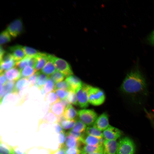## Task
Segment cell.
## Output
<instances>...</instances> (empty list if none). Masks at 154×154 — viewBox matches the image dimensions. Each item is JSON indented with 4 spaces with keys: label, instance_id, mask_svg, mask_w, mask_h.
<instances>
[{
    "label": "cell",
    "instance_id": "obj_36",
    "mask_svg": "<svg viewBox=\"0 0 154 154\" xmlns=\"http://www.w3.org/2000/svg\"><path fill=\"white\" fill-rule=\"evenodd\" d=\"M15 81H8L3 85L5 96L7 94L13 92Z\"/></svg>",
    "mask_w": 154,
    "mask_h": 154
},
{
    "label": "cell",
    "instance_id": "obj_3",
    "mask_svg": "<svg viewBox=\"0 0 154 154\" xmlns=\"http://www.w3.org/2000/svg\"><path fill=\"white\" fill-rule=\"evenodd\" d=\"M49 60L53 62L57 70L66 77L73 75V73L71 66L66 61L50 54H49Z\"/></svg>",
    "mask_w": 154,
    "mask_h": 154
},
{
    "label": "cell",
    "instance_id": "obj_45",
    "mask_svg": "<svg viewBox=\"0 0 154 154\" xmlns=\"http://www.w3.org/2000/svg\"><path fill=\"white\" fill-rule=\"evenodd\" d=\"M66 134L69 135L73 137L76 139L79 140L82 133L74 132L71 130L66 133Z\"/></svg>",
    "mask_w": 154,
    "mask_h": 154
},
{
    "label": "cell",
    "instance_id": "obj_39",
    "mask_svg": "<svg viewBox=\"0 0 154 154\" xmlns=\"http://www.w3.org/2000/svg\"><path fill=\"white\" fill-rule=\"evenodd\" d=\"M53 91L56 94L60 100L66 99L68 91L61 89H56Z\"/></svg>",
    "mask_w": 154,
    "mask_h": 154
},
{
    "label": "cell",
    "instance_id": "obj_10",
    "mask_svg": "<svg viewBox=\"0 0 154 154\" xmlns=\"http://www.w3.org/2000/svg\"><path fill=\"white\" fill-rule=\"evenodd\" d=\"M108 116L106 112H104L97 118L93 126L100 131H104L109 126Z\"/></svg>",
    "mask_w": 154,
    "mask_h": 154
},
{
    "label": "cell",
    "instance_id": "obj_48",
    "mask_svg": "<svg viewBox=\"0 0 154 154\" xmlns=\"http://www.w3.org/2000/svg\"><path fill=\"white\" fill-rule=\"evenodd\" d=\"M7 80V78L5 75V73H0V84L4 85L6 82Z\"/></svg>",
    "mask_w": 154,
    "mask_h": 154
},
{
    "label": "cell",
    "instance_id": "obj_22",
    "mask_svg": "<svg viewBox=\"0 0 154 154\" xmlns=\"http://www.w3.org/2000/svg\"><path fill=\"white\" fill-rule=\"evenodd\" d=\"M58 117L49 111L46 116L43 119H40L39 122L45 123L54 124L58 123Z\"/></svg>",
    "mask_w": 154,
    "mask_h": 154
},
{
    "label": "cell",
    "instance_id": "obj_30",
    "mask_svg": "<svg viewBox=\"0 0 154 154\" xmlns=\"http://www.w3.org/2000/svg\"><path fill=\"white\" fill-rule=\"evenodd\" d=\"M36 72L35 69L29 66L24 68L21 71V78H27L30 77Z\"/></svg>",
    "mask_w": 154,
    "mask_h": 154
},
{
    "label": "cell",
    "instance_id": "obj_44",
    "mask_svg": "<svg viewBox=\"0 0 154 154\" xmlns=\"http://www.w3.org/2000/svg\"><path fill=\"white\" fill-rule=\"evenodd\" d=\"M54 128L55 133L58 134L64 131L61 125L58 123L54 124Z\"/></svg>",
    "mask_w": 154,
    "mask_h": 154
},
{
    "label": "cell",
    "instance_id": "obj_51",
    "mask_svg": "<svg viewBox=\"0 0 154 154\" xmlns=\"http://www.w3.org/2000/svg\"><path fill=\"white\" fill-rule=\"evenodd\" d=\"M104 150V147L101 148L99 150L91 153L89 154H103Z\"/></svg>",
    "mask_w": 154,
    "mask_h": 154
},
{
    "label": "cell",
    "instance_id": "obj_5",
    "mask_svg": "<svg viewBox=\"0 0 154 154\" xmlns=\"http://www.w3.org/2000/svg\"><path fill=\"white\" fill-rule=\"evenodd\" d=\"M88 97L89 103L95 106L102 104L106 98L105 93L102 90L92 86L88 91Z\"/></svg>",
    "mask_w": 154,
    "mask_h": 154
},
{
    "label": "cell",
    "instance_id": "obj_31",
    "mask_svg": "<svg viewBox=\"0 0 154 154\" xmlns=\"http://www.w3.org/2000/svg\"><path fill=\"white\" fill-rule=\"evenodd\" d=\"M66 99L70 104L75 106L78 105L76 96L75 91L72 90L68 91Z\"/></svg>",
    "mask_w": 154,
    "mask_h": 154
},
{
    "label": "cell",
    "instance_id": "obj_1",
    "mask_svg": "<svg viewBox=\"0 0 154 154\" xmlns=\"http://www.w3.org/2000/svg\"><path fill=\"white\" fill-rule=\"evenodd\" d=\"M120 90L131 105L141 106L145 102L149 94L147 84L137 65L127 74Z\"/></svg>",
    "mask_w": 154,
    "mask_h": 154
},
{
    "label": "cell",
    "instance_id": "obj_15",
    "mask_svg": "<svg viewBox=\"0 0 154 154\" xmlns=\"http://www.w3.org/2000/svg\"><path fill=\"white\" fill-rule=\"evenodd\" d=\"M79 140L85 145H99V139L98 138L88 135L85 132L82 133Z\"/></svg>",
    "mask_w": 154,
    "mask_h": 154
},
{
    "label": "cell",
    "instance_id": "obj_16",
    "mask_svg": "<svg viewBox=\"0 0 154 154\" xmlns=\"http://www.w3.org/2000/svg\"><path fill=\"white\" fill-rule=\"evenodd\" d=\"M21 72L17 68L15 67L5 72V74L9 81H16L21 77Z\"/></svg>",
    "mask_w": 154,
    "mask_h": 154
},
{
    "label": "cell",
    "instance_id": "obj_13",
    "mask_svg": "<svg viewBox=\"0 0 154 154\" xmlns=\"http://www.w3.org/2000/svg\"><path fill=\"white\" fill-rule=\"evenodd\" d=\"M117 143L116 140H105L104 144L103 154H116Z\"/></svg>",
    "mask_w": 154,
    "mask_h": 154
},
{
    "label": "cell",
    "instance_id": "obj_41",
    "mask_svg": "<svg viewBox=\"0 0 154 154\" xmlns=\"http://www.w3.org/2000/svg\"><path fill=\"white\" fill-rule=\"evenodd\" d=\"M39 72H36L33 74L28 78L29 82V87H31L35 85L37 82Z\"/></svg>",
    "mask_w": 154,
    "mask_h": 154
},
{
    "label": "cell",
    "instance_id": "obj_43",
    "mask_svg": "<svg viewBox=\"0 0 154 154\" xmlns=\"http://www.w3.org/2000/svg\"><path fill=\"white\" fill-rule=\"evenodd\" d=\"M66 154H80V150L78 148H66Z\"/></svg>",
    "mask_w": 154,
    "mask_h": 154
},
{
    "label": "cell",
    "instance_id": "obj_4",
    "mask_svg": "<svg viewBox=\"0 0 154 154\" xmlns=\"http://www.w3.org/2000/svg\"><path fill=\"white\" fill-rule=\"evenodd\" d=\"M92 86L83 83L75 91L78 105L81 108H86L89 106L88 91Z\"/></svg>",
    "mask_w": 154,
    "mask_h": 154
},
{
    "label": "cell",
    "instance_id": "obj_29",
    "mask_svg": "<svg viewBox=\"0 0 154 154\" xmlns=\"http://www.w3.org/2000/svg\"><path fill=\"white\" fill-rule=\"evenodd\" d=\"M13 147L1 140L0 144V154H12Z\"/></svg>",
    "mask_w": 154,
    "mask_h": 154
},
{
    "label": "cell",
    "instance_id": "obj_46",
    "mask_svg": "<svg viewBox=\"0 0 154 154\" xmlns=\"http://www.w3.org/2000/svg\"><path fill=\"white\" fill-rule=\"evenodd\" d=\"M12 154H26V153L21 150L17 146L13 147Z\"/></svg>",
    "mask_w": 154,
    "mask_h": 154
},
{
    "label": "cell",
    "instance_id": "obj_21",
    "mask_svg": "<svg viewBox=\"0 0 154 154\" xmlns=\"http://www.w3.org/2000/svg\"><path fill=\"white\" fill-rule=\"evenodd\" d=\"M56 70V69L53 62L49 60L40 72L49 77Z\"/></svg>",
    "mask_w": 154,
    "mask_h": 154
},
{
    "label": "cell",
    "instance_id": "obj_20",
    "mask_svg": "<svg viewBox=\"0 0 154 154\" xmlns=\"http://www.w3.org/2000/svg\"><path fill=\"white\" fill-rule=\"evenodd\" d=\"M28 85L29 86L27 78H21L16 82L13 93L16 94L20 93L27 88Z\"/></svg>",
    "mask_w": 154,
    "mask_h": 154
},
{
    "label": "cell",
    "instance_id": "obj_34",
    "mask_svg": "<svg viewBox=\"0 0 154 154\" xmlns=\"http://www.w3.org/2000/svg\"><path fill=\"white\" fill-rule=\"evenodd\" d=\"M66 76L60 72L56 70L50 77L54 83H57L63 81Z\"/></svg>",
    "mask_w": 154,
    "mask_h": 154
},
{
    "label": "cell",
    "instance_id": "obj_32",
    "mask_svg": "<svg viewBox=\"0 0 154 154\" xmlns=\"http://www.w3.org/2000/svg\"><path fill=\"white\" fill-rule=\"evenodd\" d=\"M11 37L7 29L2 31L0 35V44L1 46L11 41Z\"/></svg>",
    "mask_w": 154,
    "mask_h": 154
},
{
    "label": "cell",
    "instance_id": "obj_9",
    "mask_svg": "<svg viewBox=\"0 0 154 154\" xmlns=\"http://www.w3.org/2000/svg\"><path fill=\"white\" fill-rule=\"evenodd\" d=\"M122 133L120 130L110 125H109L102 133L105 140H116L121 136Z\"/></svg>",
    "mask_w": 154,
    "mask_h": 154
},
{
    "label": "cell",
    "instance_id": "obj_27",
    "mask_svg": "<svg viewBox=\"0 0 154 154\" xmlns=\"http://www.w3.org/2000/svg\"><path fill=\"white\" fill-rule=\"evenodd\" d=\"M86 126L81 120L77 119L75 124L71 130L78 133H83L85 132Z\"/></svg>",
    "mask_w": 154,
    "mask_h": 154
},
{
    "label": "cell",
    "instance_id": "obj_50",
    "mask_svg": "<svg viewBox=\"0 0 154 154\" xmlns=\"http://www.w3.org/2000/svg\"><path fill=\"white\" fill-rule=\"evenodd\" d=\"M6 52L5 50L1 47V46L0 49V60L1 59Z\"/></svg>",
    "mask_w": 154,
    "mask_h": 154
},
{
    "label": "cell",
    "instance_id": "obj_47",
    "mask_svg": "<svg viewBox=\"0 0 154 154\" xmlns=\"http://www.w3.org/2000/svg\"><path fill=\"white\" fill-rule=\"evenodd\" d=\"M66 149L65 147H62L54 151L52 154H66Z\"/></svg>",
    "mask_w": 154,
    "mask_h": 154
},
{
    "label": "cell",
    "instance_id": "obj_8",
    "mask_svg": "<svg viewBox=\"0 0 154 154\" xmlns=\"http://www.w3.org/2000/svg\"><path fill=\"white\" fill-rule=\"evenodd\" d=\"M23 24L21 20L19 19H15L8 26L7 30L11 36L16 37L23 31Z\"/></svg>",
    "mask_w": 154,
    "mask_h": 154
},
{
    "label": "cell",
    "instance_id": "obj_26",
    "mask_svg": "<svg viewBox=\"0 0 154 154\" xmlns=\"http://www.w3.org/2000/svg\"><path fill=\"white\" fill-rule=\"evenodd\" d=\"M85 133L88 135H90L98 139L103 137V133L101 131L98 130L93 126H88L86 128Z\"/></svg>",
    "mask_w": 154,
    "mask_h": 154
},
{
    "label": "cell",
    "instance_id": "obj_28",
    "mask_svg": "<svg viewBox=\"0 0 154 154\" xmlns=\"http://www.w3.org/2000/svg\"><path fill=\"white\" fill-rule=\"evenodd\" d=\"M44 100L51 105L60 101V100L55 92L53 91L46 94Z\"/></svg>",
    "mask_w": 154,
    "mask_h": 154
},
{
    "label": "cell",
    "instance_id": "obj_6",
    "mask_svg": "<svg viewBox=\"0 0 154 154\" xmlns=\"http://www.w3.org/2000/svg\"><path fill=\"white\" fill-rule=\"evenodd\" d=\"M80 120L88 126L93 125L98 118L96 113L92 109H82L78 111Z\"/></svg>",
    "mask_w": 154,
    "mask_h": 154
},
{
    "label": "cell",
    "instance_id": "obj_33",
    "mask_svg": "<svg viewBox=\"0 0 154 154\" xmlns=\"http://www.w3.org/2000/svg\"><path fill=\"white\" fill-rule=\"evenodd\" d=\"M76 119L68 120L65 119L59 124L61 125L63 129H69L72 128L74 126Z\"/></svg>",
    "mask_w": 154,
    "mask_h": 154
},
{
    "label": "cell",
    "instance_id": "obj_7",
    "mask_svg": "<svg viewBox=\"0 0 154 154\" xmlns=\"http://www.w3.org/2000/svg\"><path fill=\"white\" fill-rule=\"evenodd\" d=\"M16 62L11 53L6 52L0 60V73H5L13 68Z\"/></svg>",
    "mask_w": 154,
    "mask_h": 154
},
{
    "label": "cell",
    "instance_id": "obj_18",
    "mask_svg": "<svg viewBox=\"0 0 154 154\" xmlns=\"http://www.w3.org/2000/svg\"><path fill=\"white\" fill-rule=\"evenodd\" d=\"M65 80L69 84L71 89L75 91L83 83L78 78L73 75L67 77Z\"/></svg>",
    "mask_w": 154,
    "mask_h": 154
},
{
    "label": "cell",
    "instance_id": "obj_17",
    "mask_svg": "<svg viewBox=\"0 0 154 154\" xmlns=\"http://www.w3.org/2000/svg\"><path fill=\"white\" fill-rule=\"evenodd\" d=\"M65 108L64 106L60 100L51 105L49 111L58 117L63 115Z\"/></svg>",
    "mask_w": 154,
    "mask_h": 154
},
{
    "label": "cell",
    "instance_id": "obj_14",
    "mask_svg": "<svg viewBox=\"0 0 154 154\" xmlns=\"http://www.w3.org/2000/svg\"><path fill=\"white\" fill-rule=\"evenodd\" d=\"M84 144L73 137L66 134L64 143V147L66 148H78L80 149Z\"/></svg>",
    "mask_w": 154,
    "mask_h": 154
},
{
    "label": "cell",
    "instance_id": "obj_24",
    "mask_svg": "<svg viewBox=\"0 0 154 154\" xmlns=\"http://www.w3.org/2000/svg\"><path fill=\"white\" fill-rule=\"evenodd\" d=\"M49 77L42 73L40 71L39 73L36 83L35 86L39 90L43 88L47 82Z\"/></svg>",
    "mask_w": 154,
    "mask_h": 154
},
{
    "label": "cell",
    "instance_id": "obj_19",
    "mask_svg": "<svg viewBox=\"0 0 154 154\" xmlns=\"http://www.w3.org/2000/svg\"><path fill=\"white\" fill-rule=\"evenodd\" d=\"M78 111L72 104H70L65 108L63 116L67 119L73 120L78 116Z\"/></svg>",
    "mask_w": 154,
    "mask_h": 154
},
{
    "label": "cell",
    "instance_id": "obj_23",
    "mask_svg": "<svg viewBox=\"0 0 154 154\" xmlns=\"http://www.w3.org/2000/svg\"><path fill=\"white\" fill-rule=\"evenodd\" d=\"M103 147L104 145H85L80 150V154H89L97 151Z\"/></svg>",
    "mask_w": 154,
    "mask_h": 154
},
{
    "label": "cell",
    "instance_id": "obj_35",
    "mask_svg": "<svg viewBox=\"0 0 154 154\" xmlns=\"http://www.w3.org/2000/svg\"><path fill=\"white\" fill-rule=\"evenodd\" d=\"M23 49L26 56L32 57L36 56L40 52L33 48L22 46Z\"/></svg>",
    "mask_w": 154,
    "mask_h": 154
},
{
    "label": "cell",
    "instance_id": "obj_40",
    "mask_svg": "<svg viewBox=\"0 0 154 154\" xmlns=\"http://www.w3.org/2000/svg\"><path fill=\"white\" fill-rule=\"evenodd\" d=\"M58 140L60 147H64L66 137V133L64 131L58 134Z\"/></svg>",
    "mask_w": 154,
    "mask_h": 154
},
{
    "label": "cell",
    "instance_id": "obj_2",
    "mask_svg": "<svg viewBox=\"0 0 154 154\" xmlns=\"http://www.w3.org/2000/svg\"><path fill=\"white\" fill-rule=\"evenodd\" d=\"M135 144L128 137H123L117 142L116 154H135Z\"/></svg>",
    "mask_w": 154,
    "mask_h": 154
},
{
    "label": "cell",
    "instance_id": "obj_42",
    "mask_svg": "<svg viewBox=\"0 0 154 154\" xmlns=\"http://www.w3.org/2000/svg\"><path fill=\"white\" fill-rule=\"evenodd\" d=\"M53 151L50 149L39 147L37 154H52Z\"/></svg>",
    "mask_w": 154,
    "mask_h": 154
},
{
    "label": "cell",
    "instance_id": "obj_38",
    "mask_svg": "<svg viewBox=\"0 0 154 154\" xmlns=\"http://www.w3.org/2000/svg\"><path fill=\"white\" fill-rule=\"evenodd\" d=\"M56 89H61L67 91L71 90L69 84L65 80L56 83L54 85V90Z\"/></svg>",
    "mask_w": 154,
    "mask_h": 154
},
{
    "label": "cell",
    "instance_id": "obj_49",
    "mask_svg": "<svg viewBox=\"0 0 154 154\" xmlns=\"http://www.w3.org/2000/svg\"><path fill=\"white\" fill-rule=\"evenodd\" d=\"M148 39L151 44L154 45V30L149 36Z\"/></svg>",
    "mask_w": 154,
    "mask_h": 154
},
{
    "label": "cell",
    "instance_id": "obj_25",
    "mask_svg": "<svg viewBox=\"0 0 154 154\" xmlns=\"http://www.w3.org/2000/svg\"><path fill=\"white\" fill-rule=\"evenodd\" d=\"M55 83L49 77L44 86L40 89L42 94H46L53 91Z\"/></svg>",
    "mask_w": 154,
    "mask_h": 154
},
{
    "label": "cell",
    "instance_id": "obj_12",
    "mask_svg": "<svg viewBox=\"0 0 154 154\" xmlns=\"http://www.w3.org/2000/svg\"><path fill=\"white\" fill-rule=\"evenodd\" d=\"M49 54L40 52L36 56L37 62L34 69L36 72L40 71L49 60Z\"/></svg>",
    "mask_w": 154,
    "mask_h": 154
},
{
    "label": "cell",
    "instance_id": "obj_11",
    "mask_svg": "<svg viewBox=\"0 0 154 154\" xmlns=\"http://www.w3.org/2000/svg\"><path fill=\"white\" fill-rule=\"evenodd\" d=\"M8 49L9 52L13 56L17 62L22 60L26 56L22 46L19 45L13 46L9 47Z\"/></svg>",
    "mask_w": 154,
    "mask_h": 154
},
{
    "label": "cell",
    "instance_id": "obj_37",
    "mask_svg": "<svg viewBox=\"0 0 154 154\" xmlns=\"http://www.w3.org/2000/svg\"><path fill=\"white\" fill-rule=\"evenodd\" d=\"M30 57L26 56L22 60L17 62L15 66L19 69L21 71L25 67L29 66Z\"/></svg>",
    "mask_w": 154,
    "mask_h": 154
}]
</instances>
